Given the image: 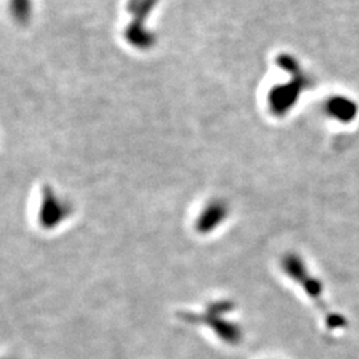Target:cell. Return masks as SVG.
<instances>
[{
	"mask_svg": "<svg viewBox=\"0 0 359 359\" xmlns=\"http://www.w3.org/2000/svg\"><path fill=\"white\" fill-rule=\"evenodd\" d=\"M278 62L281 68H283L292 76L290 83L275 86L270 95L272 111L275 115L282 116L294 106L302 92L312 86V79L303 72L299 63L292 55H283Z\"/></svg>",
	"mask_w": 359,
	"mask_h": 359,
	"instance_id": "obj_2",
	"label": "cell"
},
{
	"mask_svg": "<svg viewBox=\"0 0 359 359\" xmlns=\"http://www.w3.org/2000/svg\"><path fill=\"white\" fill-rule=\"evenodd\" d=\"M228 205L224 201H211L196 220V231L200 234L214 232L228 217Z\"/></svg>",
	"mask_w": 359,
	"mask_h": 359,
	"instance_id": "obj_5",
	"label": "cell"
},
{
	"mask_svg": "<svg viewBox=\"0 0 359 359\" xmlns=\"http://www.w3.org/2000/svg\"><path fill=\"white\" fill-rule=\"evenodd\" d=\"M234 308V302L229 299L216 301L207 306L204 313H180L178 317L184 319L187 323L207 326L218 338L228 345H238L244 337L241 327L237 323L224 318Z\"/></svg>",
	"mask_w": 359,
	"mask_h": 359,
	"instance_id": "obj_1",
	"label": "cell"
},
{
	"mask_svg": "<svg viewBox=\"0 0 359 359\" xmlns=\"http://www.w3.org/2000/svg\"><path fill=\"white\" fill-rule=\"evenodd\" d=\"M325 112L332 120L342 124H349L353 123L358 116V103L349 96L334 95L326 100Z\"/></svg>",
	"mask_w": 359,
	"mask_h": 359,
	"instance_id": "obj_4",
	"label": "cell"
},
{
	"mask_svg": "<svg viewBox=\"0 0 359 359\" xmlns=\"http://www.w3.org/2000/svg\"><path fill=\"white\" fill-rule=\"evenodd\" d=\"M71 213L72 208L56 196L55 190L48 187L43 189L42 201L38 214L40 228L44 231L56 229L71 216Z\"/></svg>",
	"mask_w": 359,
	"mask_h": 359,
	"instance_id": "obj_3",
	"label": "cell"
}]
</instances>
